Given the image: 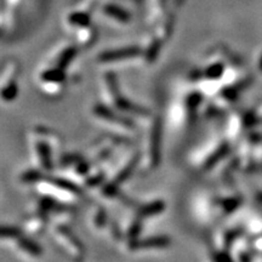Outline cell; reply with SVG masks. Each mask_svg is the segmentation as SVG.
<instances>
[{
	"label": "cell",
	"mask_w": 262,
	"mask_h": 262,
	"mask_svg": "<svg viewBox=\"0 0 262 262\" xmlns=\"http://www.w3.org/2000/svg\"><path fill=\"white\" fill-rule=\"evenodd\" d=\"M55 236H56L57 241H60L63 244V247L66 249H68V252L74 258L81 259L84 255V248L79 242V239L71 232L68 228L63 227V226H59L55 228Z\"/></svg>",
	"instance_id": "cell-1"
},
{
	"label": "cell",
	"mask_w": 262,
	"mask_h": 262,
	"mask_svg": "<svg viewBox=\"0 0 262 262\" xmlns=\"http://www.w3.org/2000/svg\"><path fill=\"white\" fill-rule=\"evenodd\" d=\"M93 113H95L96 117L106 121V123L117 124L120 128L128 129V130L134 129V123H132L131 119L124 117V115L118 114V113L112 111L111 108H108L107 106H103V104H96L95 108H93Z\"/></svg>",
	"instance_id": "cell-2"
},
{
	"label": "cell",
	"mask_w": 262,
	"mask_h": 262,
	"mask_svg": "<svg viewBox=\"0 0 262 262\" xmlns=\"http://www.w3.org/2000/svg\"><path fill=\"white\" fill-rule=\"evenodd\" d=\"M142 50L139 46H130V48H121L118 50H108L103 51L98 55L97 60L102 63H113L119 62V61L129 60L132 57L141 55Z\"/></svg>",
	"instance_id": "cell-3"
},
{
	"label": "cell",
	"mask_w": 262,
	"mask_h": 262,
	"mask_svg": "<svg viewBox=\"0 0 262 262\" xmlns=\"http://www.w3.org/2000/svg\"><path fill=\"white\" fill-rule=\"evenodd\" d=\"M172 244L169 237L158 236L150 237L147 239H136V241L129 243V248L131 250H145V249H164Z\"/></svg>",
	"instance_id": "cell-4"
},
{
	"label": "cell",
	"mask_w": 262,
	"mask_h": 262,
	"mask_svg": "<svg viewBox=\"0 0 262 262\" xmlns=\"http://www.w3.org/2000/svg\"><path fill=\"white\" fill-rule=\"evenodd\" d=\"M35 153H37L38 161L40 163L41 169L45 172H51L54 165H52V151H51V141L39 139L34 142Z\"/></svg>",
	"instance_id": "cell-5"
},
{
	"label": "cell",
	"mask_w": 262,
	"mask_h": 262,
	"mask_svg": "<svg viewBox=\"0 0 262 262\" xmlns=\"http://www.w3.org/2000/svg\"><path fill=\"white\" fill-rule=\"evenodd\" d=\"M40 81L43 82L46 87H55L59 90L66 81V72L63 68H60L54 65L52 67L46 68L45 71L41 72Z\"/></svg>",
	"instance_id": "cell-6"
},
{
	"label": "cell",
	"mask_w": 262,
	"mask_h": 262,
	"mask_svg": "<svg viewBox=\"0 0 262 262\" xmlns=\"http://www.w3.org/2000/svg\"><path fill=\"white\" fill-rule=\"evenodd\" d=\"M150 145L151 164L152 167H157L159 162V156H161V121L159 120H157L153 125Z\"/></svg>",
	"instance_id": "cell-7"
},
{
	"label": "cell",
	"mask_w": 262,
	"mask_h": 262,
	"mask_svg": "<svg viewBox=\"0 0 262 262\" xmlns=\"http://www.w3.org/2000/svg\"><path fill=\"white\" fill-rule=\"evenodd\" d=\"M167 208V204L163 200H154V202L143 204V205L137 208V216L140 219H145V217H152L159 215Z\"/></svg>",
	"instance_id": "cell-8"
},
{
	"label": "cell",
	"mask_w": 262,
	"mask_h": 262,
	"mask_svg": "<svg viewBox=\"0 0 262 262\" xmlns=\"http://www.w3.org/2000/svg\"><path fill=\"white\" fill-rule=\"evenodd\" d=\"M18 96V84L15 78H11L0 87V98L4 102H12Z\"/></svg>",
	"instance_id": "cell-9"
},
{
	"label": "cell",
	"mask_w": 262,
	"mask_h": 262,
	"mask_svg": "<svg viewBox=\"0 0 262 262\" xmlns=\"http://www.w3.org/2000/svg\"><path fill=\"white\" fill-rule=\"evenodd\" d=\"M17 247L20 248L23 253L28 254L33 258H39L41 255V248L32 239L27 238V237L22 236L17 239Z\"/></svg>",
	"instance_id": "cell-10"
},
{
	"label": "cell",
	"mask_w": 262,
	"mask_h": 262,
	"mask_svg": "<svg viewBox=\"0 0 262 262\" xmlns=\"http://www.w3.org/2000/svg\"><path fill=\"white\" fill-rule=\"evenodd\" d=\"M23 236V231L16 226L0 225V239H16Z\"/></svg>",
	"instance_id": "cell-11"
},
{
	"label": "cell",
	"mask_w": 262,
	"mask_h": 262,
	"mask_svg": "<svg viewBox=\"0 0 262 262\" xmlns=\"http://www.w3.org/2000/svg\"><path fill=\"white\" fill-rule=\"evenodd\" d=\"M223 73H225V66H223L222 63L216 62V63H212V65H210L208 68H206L205 77L206 79H209V81H217V79L221 78Z\"/></svg>",
	"instance_id": "cell-12"
},
{
	"label": "cell",
	"mask_w": 262,
	"mask_h": 262,
	"mask_svg": "<svg viewBox=\"0 0 262 262\" xmlns=\"http://www.w3.org/2000/svg\"><path fill=\"white\" fill-rule=\"evenodd\" d=\"M20 180L23 183H38L39 181H43V174L38 170H27L21 175Z\"/></svg>",
	"instance_id": "cell-13"
},
{
	"label": "cell",
	"mask_w": 262,
	"mask_h": 262,
	"mask_svg": "<svg viewBox=\"0 0 262 262\" xmlns=\"http://www.w3.org/2000/svg\"><path fill=\"white\" fill-rule=\"evenodd\" d=\"M220 205L222 206L223 210L226 211H232L233 209H236L239 205V202L234 198H226V199L220 200Z\"/></svg>",
	"instance_id": "cell-14"
},
{
	"label": "cell",
	"mask_w": 262,
	"mask_h": 262,
	"mask_svg": "<svg viewBox=\"0 0 262 262\" xmlns=\"http://www.w3.org/2000/svg\"><path fill=\"white\" fill-rule=\"evenodd\" d=\"M104 223H106V212H104L103 210H100L98 212H96V216H95L96 227H98V228L103 227Z\"/></svg>",
	"instance_id": "cell-15"
},
{
	"label": "cell",
	"mask_w": 262,
	"mask_h": 262,
	"mask_svg": "<svg viewBox=\"0 0 262 262\" xmlns=\"http://www.w3.org/2000/svg\"><path fill=\"white\" fill-rule=\"evenodd\" d=\"M258 198H259V200H260V202H262V193H260V194L258 195Z\"/></svg>",
	"instance_id": "cell-16"
},
{
	"label": "cell",
	"mask_w": 262,
	"mask_h": 262,
	"mask_svg": "<svg viewBox=\"0 0 262 262\" xmlns=\"http://www.w3.org/2000/svg\"><path fill=\"white\" fill-rule=\"evenodd\" d=\"M260 70L262 71V57H261V61H260Z\"/></svg>",
	"instance_id": "cell-17"
}]
</instances>
